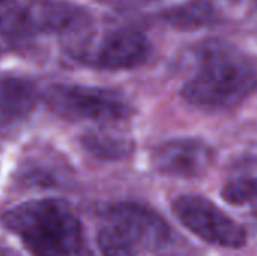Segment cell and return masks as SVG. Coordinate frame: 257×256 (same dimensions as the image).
Instances as JSON below:
<instances>
[{"instance_id":"5b68a950","label":"cell","mask_w":257,"mask_h":256,"mask_svg":"<svg viewBox=\"0 0 257 256\" xmlns=\"http://www.w3.org/2000/svg\"><path fill=\"white\" fill-rule=\"evenodd\" d=\"M92 20L81 8L65 0H0V35H63Z\"/></svg>"},{"instance_id":"8fae6325","label":"cell","mask_w":257,"mask_h":256,"mask_svg":"<svg viewBox=\"0 0 257 256\" xmlns=\"http://www.w3.org/2000/svg\"><path fill=\"white\" fill-rule=\"evenodd\" d=\"M164 17L175 27L197 29L209 24L215 17V11L212 5L206 0H193L170 9L169 12H166Z\"/></svg>"},{"instance_id":"7a4b0ae2","label":"cell","mask_w":257,"mask_h":256,"mask_svg":"<svg viewBox=\"0 0 257 256\" xmlns=\"http://www.w3.org/2000/svg\"><path fill=\"white\" fill-rule=\"evenodd\" d=\"M0 222L32 256H93L78 216L62 199L23 202L5 211Z\"/></svg>"},{"instance_id":"4fadbf2b","label":"cell","mask_w":257,"mask_h":256,"mask_svg":"<svg viewBox=\"0 0 257 256\" xmlns=\"http://www.w3.org/2000/svg\"><path fill=\"white\" fill-rule=\"evenodd\" d=\"M0 256H17L15 253H12V252H8V250H5V249H0Z\"/></svg>"},{"instance_id":"3957f363","label":"cell","mask_w":257,"mask_h":256,"mask_svg":"<svg viewBox=\"0 0 257 256\" xmlns=\"http://www.w3.org/2000/svg\"><path fill=\"white\" fill-rule=\"evenodd\" d=\"M96 243L102 256H143L160 249L170 237L166 220L151 207L119 202L105 214Z\"/></svg>"},{"instance_id":"52a82bcc","label":"cell","mask_w":257,"mask_h":256,"mask_svg":"<svg viewBox=\"0 0 257 256\" xmlns=\"http://www.w3.org/2000/svg\"><path fill=\"white\" fill-rule=\"evenodd\" d=\"M173 211L187 229L209 244L238 249L247 243L245 229L202 196H179L173 202Z\"/></svg>"},{"instance_id":"277c9868","label":"cell","mask_w":257,"mask_h":256,"mask_svg":"<svg viewBox=\"0 0 257 256\" xmlns=\"http://www.w3.org/2000/svg\"><path fill=\"white\" fill-rule=\"evenodd\" d=\"M63 48L74 59L110 71L136 68L151 56L149 39L136 29H114L98 35L92 20L60 35Z\"/></svg>"},{"instance_id":"30bf717a","label":"cell","mask_w":257,"mask_h":256,"mask_svg":"<svg viewBox=\"0 0 257 256\" xmlns=\"http://www.w3.org/2000/svg\"><path fill=\"white\" fill-rule=\"evenodd\" d=\"M81 145L90 155L105 161L123 160L134 149L133 139L113 124H101V127L86 131Z\"/></svg>"},{"instance_id":"6da1fadb","label":"cell","mask_w":257,"mask_h":256,"mask_svg":"<svg viewBox=\"0 0 257 256\" xmlns=\"http://www.w3.org/2000/svg\"><path fill=\"white\" fill-rule=\"evenodd\" d=\"M257 89L254 62L235 45L224 41L206 42L199 53L197 71L182 97L205 110H232Z\"/></svg>"},{"instance_id":"7c38bea8","label":"cell","mask_w":257,"mask_h":256,"mask_svg":"<svg viewBox=\"0 0 257 256\" xmlns=\"http://www.w3.org/2000/svg\"><path fill=\"white\" fill-rule=\"evenodd\" d=\"M226 202L239 207H248L257 219V178H238L223 189Z\"/></svg>"},{"instance_id":"9c48e42d","label":"cell","mask_w":257,"mask_h":256,"mask_svg":"<svg viewBox=\"0 0 257 256\" xmlns=\"http://www.w3.org/2000/svg\"><path fill=\"white\" fill-rule=\"evenodd\" d=\"M41 95L36 86L20 77L0 80V128H11L26 121L36 109Z\"/></svg>"},{"instance_id":"ba28073f","label":"cell","mask_w":257,"mask_h":256,"mask_svg":"<svg viewBox=\"0 0 257 256\" xmlns=\"http://www.w3.org/2000/svg\"><path fill=\"white\" fill-rule=\"evenodd\" d=\"M212 161L211 148L197 139H175L155 148L152 163L160 174L179 178L203 175Z\"/></svg>"},{"instance_id":"8992f818","label":"cell","mask_w":257,"mask_h":256,"mask_svg":"<svg viewBox=\"0 0 257 256\" xmlns=\"http://www.w3.org/2000/svg\"><path fill=\"white\" fill-rule=\"evenodd\" d=\"M47 104L69 121L116 124L131 115V107L114 91L81 84H53L45 92Z\"/></svg>"}]
</instances>
